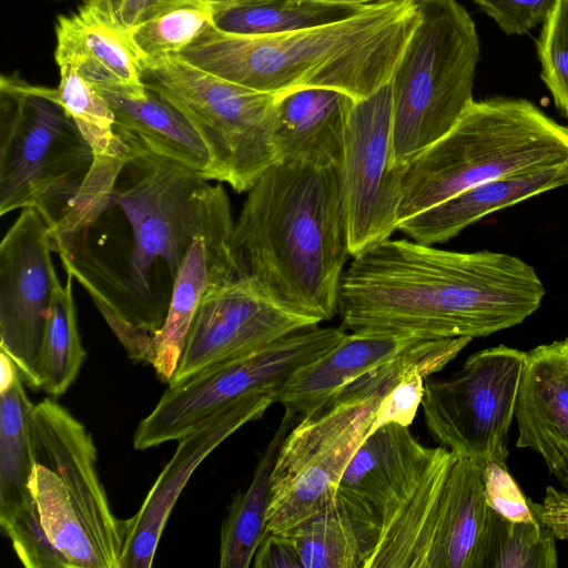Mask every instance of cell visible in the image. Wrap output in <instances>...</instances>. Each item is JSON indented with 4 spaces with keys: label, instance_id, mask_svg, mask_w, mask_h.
Masks as SVG:
<instances>
[{
    "label": "cell",
    "instance_id": "6da1fadb",
    "mask_svg": "<svg viewBox=\"0 0 568 568\" xmlns=\"http://www.w3.org/2000/svg\"><path fill=\"white\" fill-rule=\"evenodd\" d=\"M114 183L50 229L52 250L136 362L152 364L181 263L225 193L202 175L131 148Z\"/></svg>",
    "mask_w": 568,
    "mask_h": 568
},
{
    "label": "cell",
    "instance_id": "7a4b0ae2",
    "mask_svg": "<svg viewBox=\"0 0 568 568\" xmlns=\"http://www.w3.org/2000/svg\"><path fill=\"white\" fill-rule=\"evenodd\" d=\"M545 293L535 268L517 256L389 239L344 272L338 313L351 332L474 338L523 323Z\"/></svg>",
    "mask_w": 568,
    "mask_h": 568
},
{
    "label": "cell",
    "instance_id": "3957f363",
    "mask_svg": "<svg viewBox=\"0 0 568 568\" xmlns=\"http://www.w3.org/2000/svg\"><path fill=\"white\" fill-rule=\"evenodd\" d=\"M232 247L280 304L316 324L334 317L349 256L342 166L272 165L247 191Z\"/></svg>",
    "mask_w": 568,
    "mask_h": 568
},
{
    "label": "cell",
    "instance_id": "277c9868",
    "mask_svg": "<svg viewBox=\"0 0 568 568\" xmlns=\"http://www.w3.org/2000/svg\"><path fill=\"white\" fill-rule=\"evenodd\" d=\"M417 19L416 0H393L337 22L275 36L230 34L210 24L175 55L265 93L326 88L362 100L390 81Z\"/></svg>",
    "mask_w": 568,
    "mask_h": 568
},
{
    "label": "cell",
    "instance_id": "5b68a950",
    "mask_svg": "<svg viewBox=\"0 0 568 568\" xmlns=\"http://www.w3.org/2000/svg\"><path fill=\"white\" fill-rule=\"evenodd\" d=\"M566 162L568 128L530 101H473L444 136L405 164L398 224L477 184Z\"/></svg>",
    "mask_w": 568,
    "mask_h": 568
},
{
    "label": "cell",
    "instance_id": "8992f818",
    "mask_svg": "<svg viewBox=\"0 0 568 568\" xmlns=\"http://www.w3.org/2000/svg\"><path fill=\"white\" fill-rule=\"evenodd\" d=\"M426 359L425 346L413 344L353 382L326 407L303 417L287 433L272 471L266 531L283 532L335 498L382 399L405 373L423 367Z\"/></svg>",
    "mask_w": 568,
    "mask_h": 568
},
{
    "label": "cell",
    "instance_id": "52a82bcc",
    "mask_svg": "<svg viewBox=\"0 0 568 568\" xmlns=\"http://www.w3.org/2000/svg\"><path fill=\"white\" fill-rule=\"evenodd\" d=\"M484 464L444 446L381 510V531L365 568H474L489 506Z\"/></svg>",
    "mask_w": 568,
    "mask_h": 568
},
{
    "label": "cell",
    "instance_id": "ba28073f",
    "mask_svg": "<svg viewBox=\"0 0 568 568\" xmlns=\"http://www.w3.org/2000/svg\"><path fill=\"white\" fill-rule=\"evenodd\" d=\"M418 19L392 79L395 165L444 136L474 101L480 57L476 26L457 0H416Z\"/></svg>",
    "mask_w": 568,
    "mask_h": 568
},
{
    "label": "cell",
    "instance_id": "9c48e42d",
    "mask_svg": "<svg viewBox=\"0 0 568 568\" xmlns=\"http://www.w3.org/2000/svg\"><path fill=\"white\" fill-rule=\"evenodd\" d=\"M93 153L58 89L0 79V215L33 207L53 227L71 209Z\"/></svg>",
    "mask_w": 568,
    "mask_h": 568
},
{
    "label": "cell",
    "instance_id": "30bf717a",
    "mask_svg": "<svg viewBox=\"0 0 568 568\" xmlns=\"http://www.w3.org/2000/svg\"><path fill=\"white\" fill-rule=\"evenodd\" d=\"M142 82L175 106L201 136L211 159L206 180L247 192L278 162L276 94L224 80L176 55L143 62Z\"/></svg>",
    "mask_w": 568,
    "mask_h": 568
},
{
    "label": "cell",
    "instance_id": "8fae6325",
    "mask_svg": "<svg viewBox=\"0 0 568 568\" xmlns=\"http://www.w3.org/2000/svg\"><path fill=\"white\" fill-rule=\"evenodd\" d=\"M338 327H306L237 358L207 367L169 384L133 436L139 450L179 440L221 408L246 396L276 392L301 366L334 347L344 336Z\"/></svg>",
    "mask_w": 568,
    "mask_h": 568
},
{
    "label": "cell",
    "instance_id": "7c38bea8",
    "mask_svg": "<svg viewBox=\"0 0 568 568\" xmlns=\"http://www.w3.org/2000/svg\"><path fill=\"white\" fill-rule=\"evenodd\" d=\"M526 352L505 345L470 355L448 378L426 377L422 407L430 436L453 453L507 467Z\"/></svg>",
    "mask_w": 568,
    "mask_h": 568
},
{
    "label": "cell",
    "instance_id": "4fadbf2b",
    "mask_svg": "<svg viewBox=\"0 0 568 568\" xmlns=\"http://www.w3.org/2000/svg\"><path fill=\"white\" fill-rule=\"evenodd\" d=\"M404 168L393 162L389 81L355 100L347 121L342 179L351 256L389 240L397 230Z\"/></svg>",
    "mask_w": 568,
    "mask_h": 568
},
{
    "label": "cell",
    "instance_id": "5bb4252c",
    "mask_svg": "<svg viewBox=\"0 0 568 568\" xmlns=\"http://www.w3.org/2000/svg\"><path fill=\"white\" fill-rule=\"evenodd\" d=\"M51 252L45 220L22 209L0 243V349L32 389H41L40 354L57 278Z\"/></svg>",
    "mask_w": 568,
    "mask_h": 568
},
{
    "label": "cell",
    "instance_id": "9a60e30c",
    "mask_svg": "<svg viewBox=\"0 0 568 568\" xmlns=\"http://www.w3.org/2000/svg\"><path fill=\"white\" fill-rule=\"evenodd\" d=\"M315 325L272 298L246 273L214 283L199 304L169 384Z\"/></svg>",
    "mask_w": 568,
    "mask_h": 568
},
{
    "label": "cell",
    "instance_id": "2e32d148",
    "mask_svg": "<svg viewBox=\"0 0 568 568\" xmlns=\"http://www.w3.org/2000/svg\"><path fill=\"white\" fill-rule=\"evenodd\" d=\"M31 440L36 464L55 474L105 568H120L125 520L111 510L98 474L92 436L64 407L44 398L31 413Z\"/></svg>",
    "mask_w": 568,
    "mask_h": 568
},
{
    "label": "cell",
    "instance_id": "e0dca14e",
    "mask_svg": "<svg viewBox=\"0 0 568 568\" xmlns=\"http://www.w3.org/2000/svg\"><path fill=\"white\" fill-rule=\"evenodd\" d=\"M276 392L256 393L211 415L180 438L175 453L139 510L125 519L120 568H150L171 511L197 466L227 437L278 402Z\"/></svg>",
    "mask_w": 568,
    "mask_h": 568
},
{
    "label": "cell",
    "instance_id": "ac0fdd59",
    "mask_svg": "<svg viewBox=\"0 0 568 568\" xmlns=\"http://www.w3.org/2000/svg\"><path fill=\"white\" fill-rule=\"evenodd\" d=\"M234 223L225 192L190 245L174 281L165 321L154 334L153 367L163 382L169 383L178 367L192 320L209 286L245 273L232 247Z\"/></svg>",
    "mask_w": 568,
    "mask_h": 568
},
{
    "label": "cell",
    "instance_id": "d6986e66",
    "mask_svg": "<svg viewBox=\"0 0 568 568\" xmlns=\"http://www.w3.org/2000/svg\"><path fill=\"white\" fill-rule=\"evenodd\" d=\"M55 33L58 65L71 64L100 91L146 94L141 61L112 1L85 0L77 12L59 16Z\"/></svg>",
    "mask_w": 568,
    "mask_h": 568
},
{
    "label": "cell",
    "instance_id": "ffe728a7",
    "mask_svg": "<svg viewBox=\"0 0 568 568\" xmlns=\"http://www.w3.org/2000/svg\"><path fill=\"white\" fill-rule=\"evenodd\" d=\"M518 448H530L568 489V337L526 352L515 406Z\"/></svg>",
    "mask_w": 568,
    "mask_h": 568
},
{
    "label": "cell",
    "instance_id": "44dd1931",
    "mask_svg": "<svg viewBox=\"0 0 568 568\" xmlns=\"http://www.w3.org/2000/svg\"><path fill=\"white\" fill-rule=\"evenodd\" d=\"M420 339L427 338L399 333L345 334L334 347L291 375L280 392L278 403L296 417L313 415L353 382L390 362Z\"/></svg>",
    "mask_w": 568,
    "mask_h": 568
},
{
    "label": "cell",
    "instance_id": "7402d4cb",
    "mask_svg": "<svg viewBox=\"0 0 568 568\" xmlns=\"http://www.w3.org/2000/svg\"><path fill=\"white\" fill-rule=\"evenodd\" d=\"M354 102L348 94L326 88L277 94L274 142L278 162L342 166L345 132Z\"/></svg>",
    "mask_w": 568,
    "mask_h": 568
},
{
    "label": "cell",
    "instance_id": "603a6c76",
    "mask_svg": "<svg viewBox=\"0 0 568 568\" xmlns=\"http://www.w3.org/2000/svg\"><path fill=\"white\" fill-rule=\"evenodd\" d=\"M379 531V511L338 489L324 508L280 534L294 548L303 568H365Z\"/></svg>",
    "mask_w": 568,
    "mask_h": 568
},
{
    "label": "cell",
    "instance_id": "cb8c5ba5",
    "mask_svg": "<svg viewBox=\"0 0 568 568\" xmlns=\"http://www.w3.org/2000/svg\"><path fill=\"white\" fill-rule=\"evenodd\" d=\"M568 184V162L503 176L471 186L403 222L397 230L413 241L446 242L486 215Z\"/></svg>",
    "mask_w": 568,
    "mask_h": 568
},
{
    "label": "cell",
    "instance_id": "d4e9b609",
    "mask_svg": "<svg viewBox=\"0 0 568 568\" xmlns=\"http://www.w3.org/2000/svg\"><path fill=\"white\" fill-rule=\"evenodd\" d=\"M100 92L114 113L116 134L129 146L176 163L206 180L211 168L207 149L175 106L149 89L142 98Z\"/></svg>",
    "mask_w": 568,
    "mask_h": 568
},
{
    "label": "cell",
    "instance_id": "484cf974",
    "mask_svg": "<svg viewBox=\"0 0 568 568\" xmlns=\"http://www.w3.org/2000/svg\"><path fill=\"white\" fill-rule=\"evenodd\" d=\"M432 448L422 445L408 427L388 424L372 433L346 467L338 489L357 496L381 514Z\"/></svg>",
    "mask_w": 568,
    "mask_h": 568
},
{
    "label": "cell",
    "instance_id": "4316f807",
    "mask_svg": "<svg viewBox=\"0 0 568 568\" xmlns=\"http://www.w3.org/2000/svg\"><path fill=\"white\" fill-rule=\"evenodd\" d=\"M296 416L285 410L276 433L262 452L248 487L239 493L223 521L220 538V567L248 568L266 534L273 467Z\"/></svg>",
    "mask_w": 568,
    "mask_h": 568
},
{
    "label": "cell",
    "instance_id": "83f0119b",
    "mask_svg": "<svg viewBox=\"0 0 568 568\" xmlns=\"http://www.w3.org/2000/svg\"><path fill=\"white\" fill-rule=\"evenodd\" d=\"M212 26L225 33L265 37L337 22L365 8L313 0H235L211 3Z\"/></svg>",
    "mask_w": 568,
    "mask_h": 568
},
{
    "label": "cell",
    "instance_id": "f1b7e54d",
    "mask_svg": "<svg viewBox=\"0 0 568 568\" xmlns=\"http://www.w3.org/2000/svg\"><path fill=\"white\" fill-rule=\"evenodd\" d=\"M212 13L207 0H155L140 8L125 26L141 65L180 53L212 23Z\"/></svg>",
    "mask_w": 568,
    "mask_h": 568
},
{
    "label": "cell",
    "instance_id": "f546056e",
    "mask_svg": "<svg viewBox=\"0 0 568 568\" xmlns=\"http://www.w3.org/2000/svg\"><path fill=\"white\" fill-rule=\"evenodd\" d=\"M29 399L18 376L0 389V516L33 498L30 480L36 467Z\"/></svg>",
    "mask_w": 568,
    "mask_h": 568
},
{
    "label": "cell",
    "instance_id": "4dcf8cb0",
    "mask_svg": "<svg viewBox=\"0 0 568 568\" xmlns=\"http://www.w3.org/2000/svg\"><path fill=\"white\" fill-rule=\"evenodd\" d=\"M59 98L93 153L92 170L120 169L131 153L114 130V113L102 93L69 63L59 65Z\"/></svg>",
    "mask_w": 568,
    "mask_h": 568
},
{
    "label": "cell",
    "instance_id": "1f68e13d",
    "mask_svg": "<svg viewBox=\"0 0 568 568\" xmlns=\"http://www.w3.org/2000/svg\"><path fill=\"white\" fill-rule=\"evenodd\" d=\"M65 284L54 282L40 354L41 389L61 396L77 378L85 352L79 334L73 300V275L67 272Z\"/></svg>",
    "mask_w": 568,
    "mask_h": 568
},
{
    "label": "cell",
    "instance_id": "d6a6232c",
    "mask_svg": "<svg viewBox=\"0 0 568 568\" xmlns=\"http://www.w3.org/2000/svg\"><path fill=\"white\" fill-rule=\"evenodd\" d=\"M555 539L536 519L513 521L489 508L474 568H556Z\"/></svg>",
    "mask_w": 568,
    "mask_h": 568
},
{
    "label": "cell",
    "instance_id": "836d02e7",
    "mask_svg": "<svg viewBox=\"0 0 568 568\" xmlns=\"http://www.w3.org/2000/svg\"><path fill=\"white\" fill-rule=\"evenodd\" d=\"M30 489L42 525L72 568H105L103 559L53 471L36 464Z\"/></svg>",
    "mask_w": 568,
    "mask_h": 568
},
{
    "label": "cell",
    "instance_id": "e575fe53",
    "mask_svg": "<svg viewBox=\"0 0 568 568\" xmlns=\"http://www.w3.org/2000/svg\"><path fill=\"white\" fill-rule=\"evenodd\" d=\"M0 526L27 568H72L68 558L50 540L34 498L0 516Z\"/></svg>",
    "mask_w": 568,
    "mask_h": 568
},
{
    "label": "cell",
    "instance_id": "d590c367",
    "mask_svg": "<svg viewBox=\"0 0 568 568\" xmlns=\"http://www.w3.org/2000/svg\"><path fill=\"white\" fill-rule=\"evenodd\" d=\"M541 80L568 119V0H557L537 40Z\"/></svg>",
    "mask_w": 568,
    "mask_h": 568
},
{
    "label": "cell",
    "instance_id": "8d00e7d4",
    "mask_svg": "<svg viewBox=\"0 0 568 568\" xmlns=\"http://www.w3.org/2000/svg\"><path fill=\"white\" fill-rule=\"evenodd\" d=\"M433 373L426 367L405 373L382 399L368 436L388 424L409 427L423 400L425 378Z\"/></svg>",
    "mask_w": 568,
    "mask_h": 568
},
{
    "label": "cell",
    "instance_id": "74e56055",
    "mask_svg": "<svg viewBox=\"0 0 568 568\" xmlns=\"http://www.w3.org/2000/svg\"><path fill=\"white\" fill-rule=\"evenodd\" d=\"M483 481L490 509L513 521L535 520L528 499L511 477L507 467L495 462L484 464Z\"/></svg>",
    "mask_w": 568,
    "mask_h": 568
},
{
    "label": "cell",
    "instance_id": "f35d334b",
    "mask_svg": "<svg viewBox=\"0 0 568 568\" xmlns=\"http://www.w3.org/2000/svg\"><path fill=\"white\" fill-rule=\"evenodd\" d=\"M557 0H474L507 36H521L542 24Z\"/></svg>",
    "mask_w": 568,
    "mask_h": 568
},
{
    "label": "cell",
    "instance_id": "ab89813d",
    "mask_svg": "<svg viewBox=\"0 0 568 568\" xmlns=\"http://www.w3.org/2000/svg\"><path fill=\"white\" fill-rule=\"evenodd\" d=\"M528 504L536 520L547 527L556 538H568V493L547 487L541 504L530 499Z\"/></svg>",
    "mask_w": 568,
    "mask_h": 568
},
{
    "label": "cell",
    "instance_id": "60d3db41",
    "mask_svg": "<svg viewBox=\"0 0 568 568\" xmlns=\"http://www.w3.org/2000/svg\"><path fill=\"white\" fill-rule=\"evenodd\" d=\"M255 568H303L291 544L281 535L266 531L253 561Z\"/></svg>",
    "mask_w": 568,
    "mask_h": 568
},
{
    "label": "cell",
    "instance_id": "b9f144b4",
    "mask_svg": "<svg viewBox=\"0 0 568 568\" xmlns=\"http://www.w3.org/2000/svg\"><path fill=\"white\" fill-rule=\"evenodd\" d=\"M155 0H115V10L118 11L121 20L125 24L126 20L140 8L153 2Z\"/></svg>",
    "mask_w": 568,
    "mask_h": 568
},
{
    "label": "cell",
    "instance_id": "7bdbcfd3",
    "mask_svg": "<svg viewBox=\"0 0 568 568\" xmlns=\"http://www.w3.org/2000/svg\"><path fill=\"white\" fill-rule=\"evenodd\" d=\"M313 1L333 3V4L367 7V6L386 2V1H393V0H313Z\"/></svg>",
    "mask_w": 568,
    "mask_h": 568
},
{
    "label": "cell",
    "instance_id": "ee69618b",
    "mask_svg": "<svg viewBox=\"0 0 568 568\" xmlns=\"http://www.w3.org/2000/svg\"><path fill=\"white\" fill-rule=\"evenodd\" d=\"M210 3H221V2H229V1H235V0H207Z\"/></svg>",
    "mask_w": 568,
    "mask_h": 568
},
{
    "label": "cell",
    "instance_id": "f6af8a7d",
    "mask_svg": "<svg viewBox=\"0 0 568 568\" xmlns=\"http://www.w3.org/2000/svg\"><path fill=\"white\" fill-rule=\"evenodd\" d=\"M111 1H115V0H111Z\"/></svg>",
    "mask_w": 568,
    "mask_h": 568
}]
</instances>
